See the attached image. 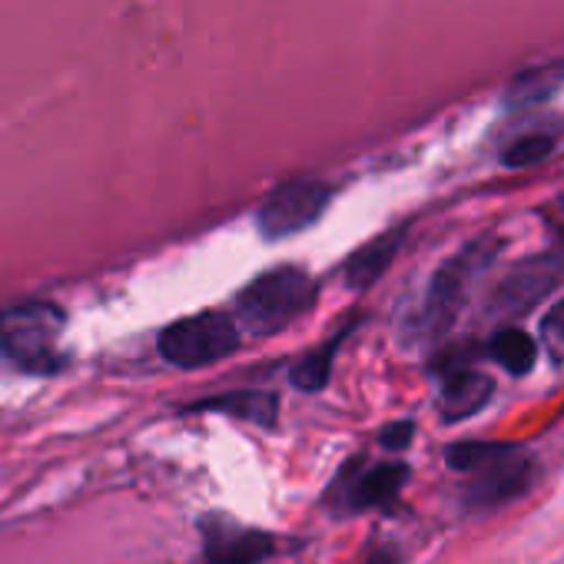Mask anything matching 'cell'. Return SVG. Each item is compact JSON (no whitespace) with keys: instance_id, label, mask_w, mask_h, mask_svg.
<instances>
[{"instance_id":"1","label":"cell","mask_w":564,"mask_h":564,"mask_svg":"<svg viewBox=\"0 0 564 564\" xmlns=\"http://www.w3.org/2000/svg\"><path fill=\"white\" fill-rule=\"evenodd\" d=\"M316 306V282L300 265H275L239 293L236 310L252 336H272Z\"/></svg>"},{"instance_id":"2","label":"cell","mask_w":564,"mask_h":564,"mask_svg":"<svg viewBox=\"0 0 564 564\" xmlns=\"http://www.w3.org/2000/svg\"><path fill=\"white\" fill-rule=\"evenodd\" d=\"M64 310L47 300H28L0 310V356L28 372H54L64 366L57 349L64 336Z\"/></svg>"},{"instance_id":"3","label":"cell","mask_w":564,"mask_h":564,"mask_svg":"<svg viewBox=\"0 0 564 564\" xmlns=\"http://www.w3.org/2000/svg\"><path fill=\"white\" fill-rule=\"evenodd\" d=\"M495 256H498V242L478 239L435 269V275L429 282V293H425L422 316H419V336L422 339L432 343L452 329L462 306L468 303L471 286L478 282V275L495 262Z\"/></svg>"},{"instance_id":"4","label":"cell","mask_w":564,"mask_h":564,"mask_svg":"<svg viewBox=\"0 0 564 564\" xmlns=\"http://www.w3.org/2000/svg\"><path fill=\"white\" fill-rule=\"evenodd\" d=\"M156 349L176 369H203L239 349V329L223 313H199L166 326Z\"/></svg>"},{"instance_id":"5","label":"cell","mask_w":564,"mask_h":564,"mask_svg":"<svg viewBox=\"0 0 564 564\" xmlns=\"http://www.w3.org/2000/svg\"><path fill=\"white\" fill-rule=\"evenodd\" d=\"M329 186L323 180H290L282 183L259 209H256V229L265 242L290 239L303 229H310L329 206Z\"/></svg>"},{"instance_id":"6","label":"cell","mask_w":564,"mask_h":564,"mask_svg":"<svg viewBox=\"0 0 564 564\" xmlns=\"http://www.w3.org/2000/svg\"><path fill=\"white\" fill-rule=\"evenodd\" d=\"M468 485H465V508L471 511H488L495 505H505L511 498H518L528 485H531V458L524 448L518 445H501V452H495L485 465H478L475 471H468Z\"/></svg>"},{"instance_id":"7","label":"cell","mask_w":564,"mask_h":564,"mask_svg":"<svg viewBox=\"0 0 564 564\" xmlns=\"http://www.w3.org/2000/svg\"><path fill=\"white\" fill-rule=\"evenodd\" d=\"M362 462L346 465L343 478L333 485L329 501H336L339 511H372V508H389L402 485L409 481V465L402 462H379L369 468H359Z\"/></svg>"},{"instance_id":"8","label":"cell","mask_w":564,"mask_h":564,"mask_svg":"<svg viewBox=\"0 0 564 564\" xmlns=\"http://www.w3.org/2000/svg\"><path fill=\"white\" fill-rule=\"evenodd\" d=\"M557 262L554 259H531V262H521L518 269H511L491 296V306L501 313V316H514V313H524L531 310L534 303H541V296L557 282Z\"/></svg>"},{"instance_id":"9","label":"cell","mask_w":564,"mask_h":564,"mask_svg":"<svg viewBox=\"0 0 564 564\" xmlns=\"http://www.w3.org/2000/svg\"><path fill=\"white\" fill-rule=\"evenodd\" d=\"M206 557L223 564H259L272 554V538L256 528H239L226 518H206Z\"/></svg>"},{"instance_id":"10","label":"cell","mask_w":564,"mask_h":564,"mask_svg":"<svg viewBox=\"0 0 564 564\" xmlns=\"http://www.w3.org/2000/svg\"><path fill=\"white\" fill-rule=\"evenodd\" d=\"M495 395V382L485 372L475 369H445L442 376V392H438V409L445 422H462L481 412Z\"/></svg>"},{"instance_id":"11","label":"cell","mask_w":564,"mask_h":564,"mask_svg":"<svg viewBox=\"0 0 564 564\" xmlns=\"http://www.w3.org/2000/svg\"><path fill=\"white\" fill-rule=\"evenodd\" d=\"M402 239H405V232L395 229V232H386V236H379V239L359 246V249L346 259V286H352V290L362 293V290L372 286L376 279H382V272L392 265L395 252L402 249Z\"/></svg>"},{"instance_id":"12","label":"cell","mask_w":564,"mask_h":564,"mask_svg":"<svg viewBox=\"0 0 564 564\" xmlns=\"http://www.w3.org/2000/svg\"><path fill=\"white\" fill-rule=\"evenodd\" d=\"M193 409H209V412H226L246 422H256L262 429H272L279 419V399L272 392H259V389H246V392H229V395H216L206 399Z\"/></svg>"},{"instance_id":"13","label":"cell","mask_w":564,"mask_h":564,"mask_svg":"<svg viewBox=\"0 0 564 564\" xmlns=\"http://www.w3.org/2000/svg\"><path fill=\"white\" fill-rule=\"evenodd\" d=\"M488 356L508 369L511 376H528L534 369V359H538V346L534 339L518 329V326H508V329H498L491 339H488Z\"/></svg>"},{"instance_id":"14","label":"cell","mask_w":564,"mask_h":564,"mask_svg":"<svg viewBox=\"0 0 564 564\" xmlns=\"http://www.w3.org/2000/svg\"><path fill=\"white\" fill-rule=\"evenodd\" d=\"M561 87H564V64L554 61V64H544V67H534L528 74L514 77L508 87V104L511 107H531V104L547 100Z\"/></svg>"},{"instance_id":"15","label":"cell","mask_w":564,"mask_h":564,"mask_svg":"<svg viewBox=\"0 0 564 564\" xmlns=\"http://www.w3.org/2000/svg\"><path fill=\"white\" fill-rule=\"evenodd\" d=\"M346 333H349V329H343L336 339H329L326 346H319L316 352H310L306 359H300V362L293 366L290 379H293V386H296V389H303V392H323V389L329 386V376H333V359H336V352H339V343L346 339Z\"/></svg>"},{"instance_id":"16","label":"cell","mask_w":564,"mask_h":564,"mask_svg":"<svg viewBox=\"0 0 564 564\" xmlns=\"http://www.w3.org/2000/svg\"><path fill=\"white\" fill-rule=\"evenodd\" d=\"M554 153V137L547 133H531V137H521L514 143H508L501 150V166L508 170H524V166H534L541 160H547Z\"/></svg>"},{"instance_id":"17","label":"cell","mask_w":564,"mask_h":564,"mask_svg":"<svg viewBox=\"0 0 564 564\" xmlns=\"http://www.w3.org/2000/svg\"><path fill=\"white\" fill-rule=\"evenodd\" d=\"M541 343L554 362H564V300H557L541 319Z\"/></svg>"},{"instance_id":"18","label":"cell","mask_w":564,"mask_h":564,"mask_svg":"<svg viewBox=\"0 0 564 564\" xmlns=\"http://www.w3.org/2000/svg\"><path fill=\"white\" fill-rule=\"evenodd\" d=\"M412 435H415V425H412V422H392V425L382 429L379 442H382V448H389V452H402V448L412 445Z\"/></svg>"},{"instance_id":"19","label":"cell","mask_w":564,"mask_h":564,"mask_svg":"<svg viewBox=\"0 0 564 564\" xmlns=\"http://www.w3.org/2000/svg\"><path fill=\"white\" fill-rule=\"evenodd\" d=\"M206 564H223V561H209V557H206Z\"/></svg>"}]
</instances>
